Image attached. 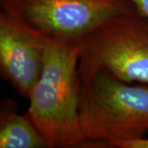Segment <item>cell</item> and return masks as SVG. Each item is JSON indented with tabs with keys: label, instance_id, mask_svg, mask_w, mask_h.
<instances>
[{
	"label": "cell",
	"instance_id": "cell-1",
	"mask_svg": "<svg viewBox=\"0 0 148 148\" xmlns=\"http://www.w3.org/2000/svg\"><path fill=\"white\" fill-rule=\"evenodd\" d=\"M78 43L48 41L42 73L29 96L27 114L49 148L88 143L79 120Z\"/></svg>",
	"mask_w": 148,
	"mask_h": 148
},
{
	"label": "cell",
	"instance_id": "cell-2",
	"mask_svg": "<svg viewBox=\"0 0 148 148\" xmlns=\"http://www.w3.org/2000/svg\"><path fill=\"white\" fill-rule=\"evenodd\" d=\"M79 120L86 141L115 147L148 132V84L103 72L81 79Z\"/></svg>",
	"mask_w": 148,
	"mask_h": 148
},
{
	"label": "cell",
	"instance_id": "cell-3",
	"mask_svg": "<svg viewBox=\"0 0 148 148\" xmlns=\"http://www.w3.org/2000/svg\"><path fill=\"white\" fill-rule=\"evenodd\" d=\"M95 72L148 84V17L137 11L120 14L80 40V78Z\"/></svg>",
	"mask_w": 148,
	"mask_h": 148
},
{
	"label": "cell",
	"instance_id": "cell-4",
	"mask_svg": "<svg viewBox=\"0 0 148 148\" xmlns=\"http://www.w3.org/2000/svg\"><path fill=\"white\" fill-rule=\"evenodd\" d=\"M3 11L48 41L78 43L106 21L137 11L127 0H1Z\"/></svg>",
	"mask_w": 148,
	"mask_h": 148
},
{
	"label": "cell",
	"instance_id": "cell-5",
	"mask_svg": "<svg viewBox=\"0 0 148 148\" xmlns=\"http://www.w3.org/2000/svg\"><path fill=\"white\" fill-rule=\"evenodd\" d=\"M47 40L3 11L0 12V73L29 98L42 73Z\"/></svg>",
	"mask_w": 148,
	"mask_h": 148
},
{
	"label": "cell",
	"instance_id": "cell-6",
	"mask_svg": "<svg viewBox=\"0 0 148 148\" xmlns=\"http://www.w3.org/2000/svg\"><path fill=\"white\" fill-rule=\"evenodd\" d=\"M49 148L48 143L28 114L17 113L11 99L0 105V148Z\"/></svg>",
	"mask_w": 148,
	"mask_h": 148
},
{
	"label": "cell",
	"instance_id": "cell-7",
	"mask_svg": "<svg viewBox=\"0 0 148 148\" xmlns=\"http://www.w3.org/2000/svg\"><path fill=\"white\" fill-rule=\"evenodd\" d=\"M115 147L119 148H148V138H142L138 140L118 143Z\"/></svg>",
	"mask_w": 148,
	"mask_h": 148
},
{
	"label": "cell",
	"instance_id": "cell-8",
	"mask_svg": "<svg viewBox=\"0 0 148 148\" xmlns=\"http://www.w3.org/2000/svg\"><path fill=\"white\" fill-rule=\"evenodd\" d=\"M141 15L148 17V0H127Z\"/></svg>",
	"mask_w": 148,
	"mask_h": 148
}]
</instances>
